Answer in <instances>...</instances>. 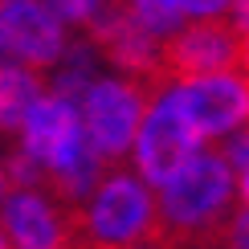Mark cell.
<instances>
[{
    "mask_svg": "<svg viewBox=\"0 0 249 249\" xmlns=\"http://www.w3.org/2000/svg\"><path fill=\"white\" fill-rule=\"evenodd\" d=\"M74 123H82L78 98H66V94H53V90H49V94L37 102V110L25 119V127H20V135H17V151L45 168V163L53 160L57 143L70 135Z\"/></svg>",
    "mask_w": 249,
    "mask_h": 249,
    "instance_id": "9c48e42d",
    "label": "cell"
},
{
    "mask_svg": "<svg viewBox=\"0 0 249 249\" xmlns=\"http://www.w3.org/2000/svg\"><path fill=\"white\" fill-rule=\"evenodd\" d=\"M241 70L249 74V37H245V53H241Z\"/></svg>",
    "mask_w": 249,
    "mask_h": 249,
    "instance_id": "2e32d148",
    "label": "cell"
},
{
    "mask_svg": "<svg viewBox=\"0 0 249 249\" xmlns=\"http://www.w3.org/2000/svg\"><path fill=\"white\" fill-rule=\"evenodd\" d=\"M229 25H233L241 37H249V0H241V4L229 8Z\"/></svg>",
    "mask_w": 249,
    "mask_h": 249,
    "instance_id": "5bb4252c",
    "label": "cell"
},
{
    "mask_svg": "<svg viewBox=\"0 0 249 249\" xmlns=\"http://www.w3.org/2000/svg\"><path fill=\"white\" fill-rule=\"evenodd\" d=\"M216 249H249V209L233 216V225L225 229V237L216 241Z\"/></svg>",
    "mask_w": 249,
    "mask_h": 249,
    "instance_id": "4fadbf2b",
    "label": "cell"
},
{
    "mask_svg": "<svg viewBox=\"0 0 249 249\" xmlns=\"http://www.w3.org/2000/svg\"><path fill=\"white\" fill-rule=\"evenodd\" d=\"M241 209H249V176H241Z\"/></svg>",
    "mask_w": 249,
    "mask_h": 249,
    "instance_id": "9a60e30c",
    "label": "cell"
},
{
    "mask_svg": "<svg viewBox=\"0 0 249 249\" xmlns=\"http://www.w3.org/2000/svg\"><path fill=\"white\" fill-rule=\"evenodd\" d=\"M0 237L4 249H78L74 209L49 188H4Z\"/></svg>",
    "mask_w": 249,
    "mask_h": 249,
    "instance_id": "52a82bcc",
    "label": "cell"
},
{
    "mask_svg": "<svg viewBox=\"0 0 249 249\" xmlns=\"http://www.w3.org/2000/svg\"><path fill=\"white\" fill-rule=\"evenodd\" d=\"M168 98L209 147H216V139H233L237 131L249 127V74L245 70L172 82Z\"/></svg>",
    "mask_w": 249,
    "mask_h": 249,
    "instance_id": "277c9868",
    "label": "cell"
},
{
    "mask_svg": "<svg viewBox=\"0 0 249 249\" xmlns=\"http://www.w3.org/2000/svg\"><path fill=\"white\" fill-rule=\"evenodd\" d=\"M45 94H49L45 74L4 61V70H0V127H4L8 139H17V135H20L25 119L37 110V102L45 98Z\"/></svg>",
    "mask_w": 249,
    "mask_h": 249,
    "instance_id": "30bf717a",
    "label": "cell"
},
{
    "mask_svg": "<svg viewBox=\"0 0 249 249\" xmlns=\"http://www.w3.org/2000/svg\"><path fill=\"white\" fill-rule=\"evenodd\" d=\"M221 151H225V160L233 163V172H237V176H249V127H245V131H237L233 139H225V143H221Z\"/></svg>",
    "mask_w": 249,
    "mask_h": 249,
    "instance_id": "7c38bea8",
    "label": "cell"
},
{
    "mask_svg": "<svg viewBox=\"0 0 249 249\" xmlns=\"http://www.w3.org/2000/svg\"><path fill=\"white\" fill-rule=\"evenodd\" d=\"M127 17L147 37H155L160 45H168V41L184 29V20H188L184 8H180V0H135V4H127ZM188 25H192V20H188Z\"/></svg>",
    "mask_w": 249,
    "mask_h": 249,
    "instance_id": "8fae6325",
    "label": "cell"
},
{
    "mask_svg": "<svg viewBox=\"0 0 249 249\" xmlns=\"http://www.w3.org/2000/svg\"><path fill=\"white\" fill-rule=\"evenodd\" d=\"M78 249H147L160 241V196L131 168H110L86 209L74 213Z\"/></svg>",
    "mask_w": 249,
    "mask_h": 249,
    "instance_id": "7a4b0ae2",
    "label": "cell"
},
{
    "mask_svg": "<svg viewBox=\"0 0 249 249\" xmlns=\"http://www.w3.org/2000/svg\"><path fill=\"white\" fill-rule=\"evenodd\" d=\"M241 53H245V37L229 25V17L192 20L163 45V74L172 82L233 74L241 66Z\"/></svg>",
    "mask_w": 249,
    "mask_h": 249,
    "instance_id": "ba28073f",
    "label": "cell"
},
{
    "mask_svg": "<svg viewBox=\"0 0 249 249\" xmlns=\"http://www.w3.org/2000/svg\"><path fill=\"white\" fill-rule=\"evenodd\" d=\"M160 245L163 249H216L241 213V176L225 160L221 143L204 147L160 192Z\"/></svg>",
    "mask_w": 249,
    "mask_h": 249,
    "instance_id": "6da1fadb",
    "label": "cell"
},
{
    "mask_svg": "<svg viewBox=\"0 0 249 249\" xmlns=\"http://www.w3.org/2000/svg\"><path fill=\"white\" fill-rule=\"evenodd\" d=\"M0 45H4V61L37 74H53L74 49L66 20L53 13V4H33V0L0 4Z\"/></svg>",
    "mask_w": 249,
    "mask_h": 249,
    "instance_id": "8992f818",
    "label": "cell"
},
{
    "mask_svg": "<svg viewBox=\"0 0 249 249\" xmlns=\"http://www.w3.org/2000/svg\"><path fill=\"white\" fill-rule=\"evenodd\" d=\"M168 82H135V78H98L86 94L78 98L82 107V127H86L90 143L110 168H123V160H131L135 139L143 131L155 94Z\"/></svg>",
    "mask_w": 249,
    "mask_h": 249,
    "instance_id": "3957f363",
    "label": "cell"
},
{
    "mask_svg": "<svg viewBox=\"0 0 249 249\" xmlns=\"http://www.w3.org/2000/svg\"><path fill=\"white\" fill-rule=\"evenodd\" d=\"M168 86L155 94L147 119H143V131H139V139H135V151H131V172L155 192L168 180H176V176L204 151V139L188 127V119L172 107Z\"/></svg>",
    "mask_w": 249,
    "mask_h": 249,
    "instance_id": "5b68a950",
    "label": "cell"
}]
</instances>
